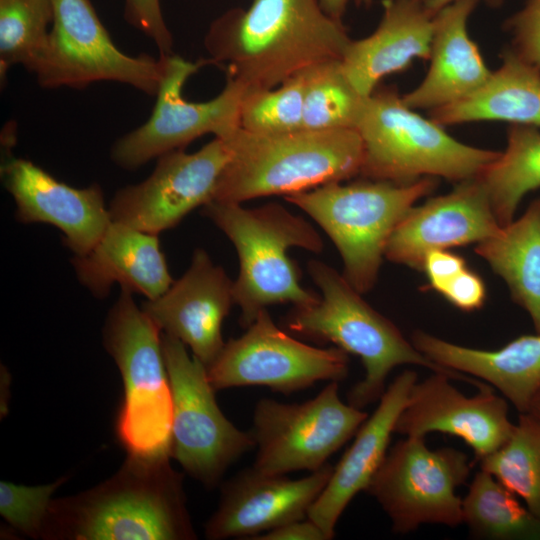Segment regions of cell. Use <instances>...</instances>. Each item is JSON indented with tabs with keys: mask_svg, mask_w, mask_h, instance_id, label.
Here are the masks:
<instances>
[{
	"mask_svg": "<svg viewBox=\"0 0 540 540\" xmlns=\"http://www.w3.org/2000/svg\"><path fill=\"white\" fill-rule=\"evenodd\" d=\"M352 39L318 0H251L210 26L204 47L247 90L272 89L308 67L342 59Z\"/></svg>",
	"mask_w": 540,
	"mask_h": 540,
	"instance_id": "obj_1",
	"label": "cell"
},
{
	"mask_svg": "<svg viewBox=\"0 0 540 540\" xmlns=\"http://www.w3.org/2000/svg\"><path fill=\"white\" fill-rule=\"evenodd\" d=\"M170 457L129 456L108 480L52 499L41 538L48 540H192L183 475Z\"/></svg>",
	"mask_w": 540,
	"mask_h": 540,
	"instance_id": "obj_2",
	"label": "cell"
},
{
	"mask_svg": "<svg viewBox=\"0 0 540 540\" xmlns=\"http://www.w3.org/2000/svg\"><path fill=\"white\" fill-rule=\"evenodd\" d=\"M230 159L213 200L243 203L292 195L360 175L363 145L356 129L260 134L238 126L220 137Z\"/></svg>",
	"mask_w": 540,
	"mask_h": 540,
	"instance_id": "obj_3",
	"label": "cell"
},
{
	"mask_svg": "<svg viewBox=\"0 0 540 540\" xmlns=\"http://www.w3.org/2000/svg\"><path fill=\"white\" fill-rule=\"evenodd\" d=\"M308 273L320 289L319 300L294 307L286 318L288 329L315 341H328L359 356L364 378L347 394V402L359 409L380 400L389 373L399 365H419L464 381L477 389L483 381L443 367L408 342L389 319L373 309L340 273L318 260L307 263Z\"/></svg>",
	"mask_w": 540,
	"mask_h": 540,
	"instance_id": "obj_4",
	"label": "cell"
},
{
	"mask_svg": "<svg viewBox=\"0 0 540 540\" xmlns=\"http://www.w3.org/2000/svg\"><path fill=\"white\" fill-rule=\"evenodd\" d=\"M232 242L239 258L234 300L240 307V324L247 328L268 306L292 303L305 307L320 295L300 283V272L288 256L293 247L319 253L323 241L303 217L277 203L245 208L239 203L210 201L202 207Z\"/></svg>",
	"mask_w": 540,
	"mask_h": 540,
	"instance_id": "obj_5",
	"label": "cell"
},
{
	"mask_svg": "<svg viewBox=\"0 0 540 540\" xmlns=\"http://www.w3.org/2000/svg\"><path fill=\"white\" fill-rule=\"evenodd\" d=\"M363 145L360 176L407 184L423 177L461 182L479 176L500 154L464 144L408 107L395 87L366 98L356 126Z\"/></svg>",
	"mask_w": 540,
	"mask_h": 540,
	"instance_id": "obj_6",
	"label": "cell"
},
{
	"mask_svg": "<svg viewBox=\"0 0 540 540\" xmlns=\"http://www.w3.org/2000/svg\"><path fill=\"white\" fill-rule=\"evenodd\" d=\"M132 294L121 288L103 329L124 388L115 434L129 456L170 457L173 401L162 333Z\"/></svg>",
	"mask_w": 540,
	"mask_h": 540,
	"instance_id": "obj_7",
	"label": "cell"
},
{
	"mask_svg": "<svg viewBox=\"0 0 540 540\" xmlns=\"http://www.w3.org/2000/svg\"><path fill=\"white\" fill-rule=\"evenodd\" d=\"M436 186L435 177L407 184L363 178L348 184L327 183L285 200L324 230L340 253L343 276L365 294L375 286L393 230L415 202Z\"/></svg>",
	"mask_w": 540,
	"mask_h": 540,
	"instance_id": "obj_8",
	"label": "cell"
},
{
	"mask_svg": "<svg viewBox=\"0 0 540 540\" xmlns=\"http://www.w3.org/2000/svg\"><path fill=\"white\" fill-rule=\"evenodd\" d=\"M53 22L47 43L30 72L47 89H82L99 81L129 85L155 96L165 57L130 56L112 41L89 0H51Z\"/></svg>",
	"mask_w": 540,
	"mask_h": 540,
	"instance_id": "obj_9",
	"label": "cell"
},
{
	"mask_svg": "<svg viewBox=\"0 0 540 540\" xmlns=\"http://www.w3.org/2000/svg\"><path fill=\"white\" fill-rule=\"evenodd\" d=\"M162 349L173 401L170 457L213 488L231 464L255 447L253 436L222 413L206 366L189 356L184 343L162 333Z\"/></svg>",
	"mask_w": 540,
	"mask_h": 540,
	"instance_id": "obj_10",
	"label": "cell"
},
{
	"mask_svg": "<svg viewBox=\"0 0 540 540\" xmlns=\"http://www.w3.org/2000/svg\"><path fill=\"white\" fill-rule=\"evenodd\" d=\"M468 456L452 447L431 450L425 437L406 436L387 452L367 492L380 504L398 534L422 524H462L458 487L469 477Z\"/></svg>",
	"mask_w": 540,
	"mask_h": 540,
	"instance_id": "obj_11",
	"label": "cell"
},
{
	"mask_svg": "<svg viewBox=\"0 0 540 540\" xmlns=\"http://www.w3.org/2000/svg\"><path fill=\"white\" fill-rule=\"evenodd\" d=\"M338 390V382L330 381L317 396L301 404L260 399L250 431L257 447L253 467L285 475L324 466L368 417L362 409L344 403Z\"/></svg>",
	"mask_w": 540,
	"mask_h": 540,
	"instance_id": "obj_12",
	"label": "cell"
},
{
	"mask_svg": "<svg viewBox=\"0 0 540 540\" xmlns=\"http://www.w3.org/2000/svg\"><path fill=\"white\" fill-rule=\"evenodd\" d=\"M164 57V73L150 117L111 148L112 161L122 169L136 170L163 154L184 149L205 134L222 137L240 126L244 85L226 77L224 88L214 98L187 100L183 96L186 81L208 62H191L174 54Z\"/></svg>",
	"mask_w": 540,
	"mask_h": 540,
	"instance_id": "obj_13",
	"label": "cell"
},
{
	"mask_svg": "<svg viewBox=\"0 0 540 540\" xmlns=\"http://www.w3.org/2000/svg\"><path fill=\"white\" fill-rule=\"evenodd\" d=\"M206 369L216 391L266 386L289 394L317 381L343 380L348 374L349 358L337 346L317 348L289 336L264 309L243 335L224 344Z\"/></svg>",
	"mask_w": 540,
	"mask_h": 540,
	"instance_id": "obj_14",
	"label": "cell"
},
{
	"mask_svg": "<svg viewBox=\"0 0 540 540\" xmlns=\"http://www.w3.org/2000/svg\"><path fill=\"white\" fill-rule=\"evenodd\" d=\"M229 159V149L219 137L193 153L180 149L161 155L145 180L115 193L108 206L112 221L155 235L175 227L213 200Z\"/></svg>",
	"mask_w": 540,
	"mask_h": 540,
	"instance_id": "obj_15",
	"label": "cell"
},
{
	"mask_svg": "<svg viewBox=\"0 0 540 540\" xmlns=\"http://www.w3.org/2000/svg\"><path fill=\"white\" fill-rule=\"evenodd\" d=\"M451 378L433 372L416 382L399 415L394 432L425 437L439 432L457 436L469 445L475 461L492 454L510 438L514 425L508 417V401L485 384L471 397L454 387Z\"/></svg>",
	"mask_w": 540,
	"mask_h": 540,
	"instance_id": "obj_16",
	"label": "cell"
},
{
	"mask_svg": "<svg viewBox=\"0 0 540 540\" xmlns=\"http://www.w3.org/2000/svg\"><path fill=\"white\" fill-rule=\"evenodd\" d=\"M333 469L326 463L299 479L263 473L254 467L239 472L222 486L219 506L205 525L206 538L252 539L306 518Z\"/></svg>",
	"mask_w": 540,
	"mask_h": 540,
	"instance_id": "obj_17",
	"label": "cell"
},
{
	"mask_svg": "<svg viewBox=\"0 0 540 540\" xmlns=\"http://www.w3.org/2000/svg\"><path fill=\"white\" fill-rule=\"evenodd\" d=\"M500 229L487 191L477 176L456 183L445 195L413 206L390 235L384 257L422 270L429 252L480 243Z\"/></svg>",
	"mask_w": 540,
	"mask_h": 540,
	"instance_id": "obj_18",
	"label": "cell"
},
{
	"mask_svg": "<svg viewBox=\"0 0 540 540\" xmlns=\"http://www.w3.org/2000/svg\"><path fill=\"white\" fill-rule=\"evenodd\" d=\"M233 304L234 281L198 248L187 271L141 308L163 334L180 340L208 367L225 344L222 324Z\"/></svg>",
	"mask_w": 540,
	"mask_h": 540,
	"instance_id": "obj_19",
	"label": "cell"
},
{
	"mask_svg": "<svg viewBox=\"0 0 540 540\" xmlns=\"http://www.w3.org/2000/svg\"><path fill=\"white\" fill-rule=\"evenodd\" d=\"M1 175L15 201L17 220L55 226L74 256L87 254L112 222L98 184L72 187L23 158L6 160Z\"/></svg>",
	"mask_w": 540,
	"mask_h": 540,
	"instance_id": "obj_20",
	"label": "cell"
},
{
	"mask_svg": "<svg viewBox=\"0 0 540 540\" xmlns=\"http://www.w3.org/2000/svg\"><path fill=\"white\" fill-rule=\"evenodd\" d=\"M435 15L425 0H382V16L374 32L351 40L341 64L364 98L387 76L408 69L415 59L429 60Z\"/></svg>",
	"mask_w": 540,
	"mask_h": 540,
	"instance_id": "obj_21",
	"label": "cell"
},
{
	"mask_svg": "<svg viewBox=\"0 0 540 540\" xmlns=\"http://www.w3.org/2000/svg\"><path fill=\"white\" fill-rule=\"evenodd\" d=\"M417 373L404 370L386 388L379 404L355 433L325 488L308 511L307 517L319 525L329 539L334 538L336 523L360 491H366L383 463L395 424L403 411Z\"/></svg>",
	"mask_w": 540,
	"mask_h": 540,
	"instance_id": "obj_22",
	"label": "cell"
},
{
	"mask_svg": "<svg viewBox=\"0 0 540 540\" xmlns=\"http://www.w3.org/2000/svg\"><path fill=\"white\" fill-rule=\"evenodd\" d=\"M480 0H456L435 15L429 68L421 83L403 94L404 103L431 111L455 103L478 90L492 71L467 31Z\"/></svg>",
	"mask_w": 540,
	"mask_h": 540,
	"instance_id": "obj_23",
	"label": "cell"
},
{
	"mask_svg": "<svg viewBox=\"0 0 540 540\" xmlns=\"http://www.w3.org/2000/svg\"><path fill=\"white\" fill-rule=\"evenodd\" d=\"M79 282L97 298L117 283L147 300L162 295L173 283L158 235L112 221L97 244L72 259Z\"/></svg>",
	"mask_w": 540,
	"mask_h": 540,
	"instance_id": "obj_24",
	"label": "cell"
},
{
	"mask_svg": "<svg viewBox=\"0 0 540 540\" xmlns=\"http://www.w3.org/2000/svg\"><path fill=\"white\" fill-rule=\"evenodd\" d=\"M412 344L433 362L496 388L519 413H527L540 388V333L521 335L500 349H475L421 330Z\"/></svg>",
	"mask_w": 540,
	"mask_h": 540,
	"instance_id": "obj_25",
	"label": "cell"
},
{
	"mask_svg": "<svg viewBox=\"0 0 540 540\" xmlns=\"http://www.w3.org/2000/svg\"><path fill=\"white\" fill-rule=\"evenodd\" d=\"M501 65L471 95L429 111L441 126L477 121H503L540 128V71L510 47L501 53Z\"/></svg>",
	"mask_w": 540,
	"mask_h": 540,
	"instance_id": "obj_26",
	"label": "cell"
},
{
	"mask_svg": "<svg viewBox=\"0 0 540 540\" xmlns=\"http://www.w3.org/2000/svg\"><path fill=\"white\" fill-rule=\"evenodd\" d=\"M475 252L506 282L513 301L540 333V198L519 219L477 243Z\"/></svg>",
	"mask_w": 540,
	"mask_h": 540,
	"instance_id": "obj_27",
	"label": "cell"
},
{
	"mask_svg": "<svg viewBox=\"0 0 540 540\" xmlns=\"http://www.w3.org/2000/svg\"><path fill=\"white\" fill-rule=\"evenodd\" d=\"M501 227L514 220L523 197L540 188V130L510 125L507 146L478 176Z\"/></svg>",
	"mask_w": 540,
	"mask_h": 540,
	"instance_id": "obj_28",
	"label": "cell"
},
{
	"mask_svg": "<svg viewBox=\"0 0 540 540\" xmlns=\"http://www.w3.org/2000/svg\"><path fill=\"white\" fill-rule=\"evenodd\" d=\"M462 523L475 539L540 540V519L482 469L474 475L462 499Z\"/></svg>",
	"mask_w": 540,
	"mask_h": 540,
	"instance_id": "obj_29",
	"label": "cell"
},
{
	"mask_svg": "<svg viewBox=\"0 0 540 540\" xmlns=\"http://www.w3.org/2000/svg\"><path fill=\"white\" fill-rule=\"evenodd\" d=\"M303 75L302 129H356L366 98L346 77L341 60L316 63Z\"/></svg>",
	"mask_w": 540,
	"mask_h": 540,
	"instance_id": "obj_30",
	"label": "cell"
},
{
	"mask_svg": "<svg viewBox=\"0 0 540 540\" xmlns=\"http://www.w3.org/2000/svg\"><path fill=\"white\" fill-rule=\"evenodd\" d=\"M477 463L540 519V419L519 413L506 443Z\"/></svg>",
	"mask_w": 540,
	"mask_h": 540,
	"instance_id": "obj_31",
	"label": "cell"
},
{
	"mask_svg": "<svg viewBox=\"0 0 540 540\" xmlns=\"http://www.w3.org/2000/svg\"><path fill=\"white\" fill-rule=\"evenodd\" d=\"M51 0H0V78L21 64L30 72L47 43L53 22Z\"/></svg>",
	"mask_w": 540,
	"mask_h": 540,
	"instance_id": "obj_32",
	"label": "cell"
},
{
	"mask_svg": "<svg viewBox=\"0 0 540 540\" xmlns=\"http://www.w3.org/2000/svg\"><path fill=\"white\" fill-rule=\"evenodd\" d=\"M303 101V71L288 78L277 88L246 89L240 107V127L260 134L301 130Z\"/></svg>",
	"mask_w": 540,
	"mask_h": 540,
	"instance_id": "obj_33",
	"label": "cell"
},
{
	"mask_svg": "<svg viewBox=\"0 0 540 540\" xmlns=\"http://www.w3.org/2000/svg\"><path fill=\"white\" fill-rule=\"evenodd\" d=\"M67 481L61 477L55 482L39 486L0 482V514L9 525L22 534L41 538L42 526L54 492Z\"/></svg>",
	"mask_w": 540,
	"mask_h": 540,
	"instance_id": "obj_34",
	"label": "cell"
},
{
	"mask_svg": "<svg viewBox=\"0 0 540 540\" xmlns=\"http://www.w3.org/2000/svg\"><path fill=\"white\" fill-rule=\"evenodd\" d=\"M503 27L511 36V50L540 71V0H526Z\"/></svg>",
	"mask_w": 540,
	"mask_h": 540,
	"instance_id": "obj_35",
	"label": "cell"
},
{
	"mask_svg": "<svg viewBox=\"0 0 540 540\" xmlns=\"http://www.w3.org/2000/svg\"><path fill=\"white\" fill-rule=\"evenodd\" d=\"M126 21L152 40L160 56L173 54V36L162 14L160 0H124Z\"/></svg>",
	"mask_w": 540,
	"mask_h": 540,
	"instance_id": "obj_36",
	"label": "cell"
},
{
	"mask_svg": "<svg viewBox=\"0 0 540 540\" xmlns=\"http://www.w3.org/2000/svg\"><path fill=\"white\" fill-rule=\"evenodd\" d=\"M440 294L456 308L471 312L483 306L486 288L478 274L465 268L443 288Z\"/></svg>",
	"mask_w": 540,
	"mask_h": 540,
	"instance_id": "obj_37",
	"label": "cell"
},
{
	"mask_svg": "<svg viewBox=\"0 0 540 540\" xmlns=\"http://www.w3.org/2000/svg\"><path fill=\"white\" fill-rule=\"evenodd\" d=\"M465 268L463 257L448 250H433L425 256L422 270L428 278L429 288L440 293Z\"/></svg>",
	"mask_w": 540,
	"mask_h": 540,
	"instance_id": "obj_38",
	"label": "cell"
},
{
	"mask_svg": "<svg viewBox=\"0 0 540 540\" xmlns=\"http://www.w3.org/2000/svg\"><path fill=\"white\" fill-rule=\"evenodd\" d=\"M330 540L322 528L307 517L262 533L252 540Z\"/></svg>",
	"mask_w": 540,
	"mask_h": 540,
	"instance_id": "obj_39",
	"label": "cell"
},
{
	"mask_svg": "<svg viewBox=\"0 0 540 540\" xmlns=\"http://www.w3.org/2000/svg\"><path fill=\"white\" fill-rule=\"evenodd\" d=\"M349 0H318L322 9L333 19L342 22Z\"/></svg>",
	"mask_w": 540,
	"mask_h": 540,
	"instance_id": "obj_40",
	"label": "cell"
},
{
	"mask_svg": "<svg viewBox=\"0 0 540 540\" xmlns=\"http://www.w3.org/2000/svg\"><path fill=\"white\" fill-rule=\"evenodd\" d=\"M427 6L429 9L434 13L437 14L438 11H440L442 8L446 7L450 3L456 1V0H425ZM480 2H484L487 6L491 8H499L501 7L505 0H480Z\"/></svg>",
	"mask_w": 540,
	"mask_h": 540,
	"instance_id": "obj_41",
	"label": "cell"
},
{
	"mask_svg": "<svg viewBox=\"0 0 540 540\" xmlns=\"http://www.w3.org/2000/svg\"><path fill=\"white\" fill-rule=\"evenodd\" d=\"M528 413L540 419V388L538 389L530 403Z\"/></svg>",
	"mask_w": 540,
	"mask_h": 540,
	"instance_id": "obj_42",
	"label": "cell"
},
{
	"mask_svg": "<svg viewBox=\"0 0 540 540\" xmlns=\"http://www.w3.org/2000/svg\"><path fill=\"white\" fill-rule=\"evenodd\" d=\"M357 5L369 6L373 0H354Z\"/></svg>",
	"mask_w": 540,
	"mask_h": 540,
	"instance_id": "obj_43",
	"label": "cell"
}]
</instances>
